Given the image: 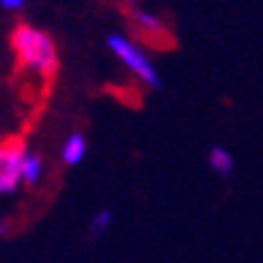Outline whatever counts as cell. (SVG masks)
<instances>
[{
  "instance_id": "obj_1",
  "label": "cell",
  "mask_w": 263,
  "mask_h": 263,
  "mask_svg": "<svg viewBox=\"0 0 263 263\" xmlns=\"http://www.w3.org/2000/svg\"><path fill=\"white\" fill-rule=\"evenodd\" d=\"M12 51H15L20 70L39 75V78H53L56 75L58 48L44 29H36L27 22L17 24L12 29Z\"/></svg>"
},
{
  "instance_id": "obj_2",
  "label": "cell",
  "mask_w": 263,
  "mask_h": 263,
  "mask_svg": "<svg viewBox=\"0 0 263 263\" xmlns=\"http://www.w3.org/2000/svg\"><path fill=\"white\" fill-rule=\"evenodd\" d=\"M106 46L121 63L126 65V70L130 75H136L140 82H145L150 89H162V75L157 70V65L152 63V58L145 53V48L138 41L128 39L123 34H109L106 36Z\"/></svg>"
},
{
  "instance_id": "obj_3",
  "label": "cell",
  "mask_w": 263,
  "mask_h": 263,
  "mask_svg": "<svg viewBox=\"0 0 263 263\" xmlns=\"http://www.w3.org/2000/svg\"><path fill=\"white\" fill-rule=\"evenodd\" d=\"M27 145L20 138H8L0 143V196H10L22 183V162Z\"/></svg>"
},
{
  "instance_id": "obj_4",
  "label": "cell",
  "mask_w": 263,
  "mask_h": 263,
  "mask_svg": "<svg viewBox=\"0 0 263 263\" xmlns=\"http://www.w3.org/2000/svg\"><path fill=\"white\" fill-rule=\"evenodd\" d=\"M130 20H133V24L138 27V32L143 34L145 39L157 41V44H169V41H172L167 24L162 22L155 12H150V10L138 8L136 5V8H130Z\"/></svg>"
},
{
  "instance_id": "obj_5",
  "label": "cell",
  "mask_w": 263,
  "mask_h": 263,
  "mask_svg": "<svg viewBox=\"0 0 263 263\" xmlns=\"http://www.w3.org/2000/svg\"><path fill=\"white\" fill-rule=\"evenodd\" d=\"M208 164L210 169L220 174L222 179H230L234 174V155H232L224 145H213L210 152H208Z\"/></svg>"
},
{
  "instance_id": "obj_6",
  "label": "cell",
  "mask_w": 263,
  "mask_h": 263,
  "mask_svg": "<svg viewBox=\"0 0 263 263\" xmlns=\"http://www.w3.org/2000/svg\"><path fill=\"white\" fill-rule=\"evenodd\" d=\"M87 155V140L82 133H72L68 140L63 143V150H61V160L68 167H78Z\"/></svg>"
},
{
  "instance_id": "obj_7",
  "label": "cell",
  "mask_w": 263,
  "mask_h": 263,
  "mask_svg": "<svg viewBox=\"0 0 263 263\" xmlns=\"http://www.w3.org/2000/svg\"><path fill=\"white\" fill-rule=\"evenodd\" d=\"M41 174H44V160H41L36 152H29L24 155L22 162V183L27 186H36L41 181Z\"/></svg>"
},
{
  "instance_id": "obj_8",
  "label": "cell",
  "mask_w": 263,
  "mask_h": 263,
  "mask_svg": "<svg viewBox=\"0 0 263 263\" xmlns=\"http://www.w3.org/2000/svg\"><path fill=\"white\" fill-rule=\"evenodd\" d=\"M111 227H114V213L104 208V210L95 213V217L89 220V237H92V239H102Z\"/></svg>"
},
{
  "instance_id": "obj_9",
  "label": "cell",
  "mask_w": 263,
  "mask_h": 263,
  "mask_svg": "<svg viewBox=\"0 0 263 263\" xmlns=\"http://www.w3.org/2000/svg\"><path fill=\"white\" fill-rule=\"evenodd\" d=\"M0 8L8 12H20L24 8V0H0Z\"/></svg>"
},
{
  "instance_id": "obj_10",
  "label": "cell",
  "mask_w": 263,
  "mask_h": 263,
  "mask_svg": "<svg viewBox=\"0 0 263 263\" xmlns=\"http://www.w3.org/2000/svg\"><path fill=\"white\" fill-rule=\"evenodd\" d=\"M8 230H10V222H3V220H0V237H3Z\"/></svg>"
}]
</instances>
